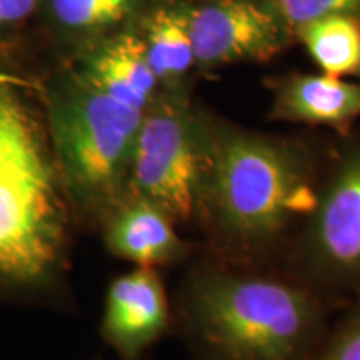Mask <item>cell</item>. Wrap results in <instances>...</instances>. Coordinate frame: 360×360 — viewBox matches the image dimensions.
<instances>
[{
	"instance_id": "cell-1",
	"label": "cell",
	"mask_w": 360,
	"mask_h": 360,
	"mask_svg": "<svg viewBox=\"0 0 360 360\" xmlns=\"http://www.w3.org/2000/svg\"><path fill=\"white\" fill-rule=\"evenodd\" d=\"M75 227L39 75L0 60V299L40 304L65 297Z\"/></svg>"
},
{
	"instance_id": "cell-2",
	"label": "cell",
	"mask_w": 360,
	"mask_h": 360,
	"mask_svg": "<svg viewBox=\"0 0 360 360\" xmlns=\"http://www.w3.org/2000/svg\"><path fill=\"white\" fill-rule=\"evenodd\" d=\"M326 165L305 143L210 119V164L197 227L209 255L267 269L317 204Z\"/></svg>"
},
{
	"instance_id": "cell-3",
	"label": "cell",
	"mask_w": 360,
	"mask_h": 360,
	"mask_svg": "<svg viewBox=\"0 0 360 360\" xmlns=\"http://www.w3.org/2000/svg\"><path fill=\"white\" fill-rule=\"evenodd\" d=\"M339 305L289 270L207 255L180 294L184 334L199 360H312Z\"/></svg>"
},
{
	"instance_id": "cell-4",
	"label": "cell",
	"mask_w": 360,
	"mask_h": 360,
	"mask_svg": "<svg viewBox=\"0 0 360 360\" xmlns=\"http://www.w3.org/2000/svg\"><path fill=\"white\" fill-rule=\"evenodd\" d=\"M45 124L77 227L98 231L125 195L143 112L117 101L74 64L39 75Z\"/></svg>"
},
{
	"instance_id": "cell-5",
	"label": "cell",
	"mask_w": 360,
	"mask_h": 360,
	"mask_svg": "<svg viewBox=\"0 0 360 360\" xmlns=\"http://www.w3.org/2000/svg\"><path fill=\"white\" fill-rule=\"evenodd\" d=\"M210 164V117L192 103L188 85L160 89L142 115L127 191L197 227Z\"/></svg>"
},
{
	"instance_id": "cell-6",
	"label": "cell",
	"mask_w": 360,
	"mask_h": 360,
	"mask_svg": "<svg viewBox=\"0 0 360 360\" xmlns=\"http://www.w3.org/2000/svg\"><path fill=\"white\" fill-rule=\"evenodd\" d=\"M342 141L285 259L290 274L344 307L360 299V127Z\"/></svg>"
},
{
	"instance_id": "cell-7",
	"label": "cell",
	"mask_w": 360,
	"mask_h": 360,
	"mask_svg": "<svg viewBox=\"0 0 360 360\" xmlns=\"http://www.w3.org/2000/svg\"><path fill=\"white\" fill-rule=\"evenodd\" d=\"M195 69L265 62L294 40L267 0H200L191 4Z\"/></svg>"
},
{
	"instance_id": "cell-8",
	"label": "cell",
	"mask_w": 360,
	"mask_h": 360,
	"mask_svg": "<svg viewBox=\"0 0 360 360\" xmlns=\"http://www.w3.org/2000/svg\"><path fill=\"white\" fill-rule=\"evenodd\" d=\"M169 327V297L157 269L135 267L110 282L101 335L120 360H142Z\"/></svg>"
},
{
	"instance_id": "cell-9",
	"label": "cell",
	"mask_w": 360,
	"mask_h": 360,
	"mask_svg": "<svg viewBox=\"0 0 360 360\" xmlns=\"http://www.w3.org/2000/svg\"><path fill=\"white\" fill-rule=\"evenodd\" d=\"M165 0H42L35 34L52 65L67 64L90 47L124 30L135 29Z\"/></svg>"
},
{
	"instance_id": "cell-10",
	"label": "cell",
	"mask_w": 360,
	"mask_h": 360,
	"mask_svg": "<svg viewBox=\"0 0 360 360\" xmlns=\"http://www.w3.org/2000/svg\"><path fill=\"white\" fill-rule=\"evenodd\" d=\"M167 212L141 197L125 195L102 220L98 232L107 250L135 267L160 269L180 264L191 245L177 233Z\"/></svg>"
},
{
	"instance_id": "cell-11",
	"label": "cell",
	"mask_w": 360,
	"mask_h": 360,
	"mask_svg": "<svg viewBox=\"0 0 360 360\" xmlns=\"http://www.w3.org/2000/svg\"><path fill=\"white\" fill-rule=\"evenodd\" d=\"M270 119L349 137L360 120V82L327 74H287L270 82Z\"/></svg>"
},
{
	"instance_id": "cell-12",
	"label": "cell",
	"mask_w": 360,
	"mask_h": 360,
	"mask_svg": "<svg viewBox=\"0 0 360 360\" xmlns=\"http://www.w3.org/2000/svg\"><path fill=\"white\" fill-rule=\"evenodd\" d=\"M67 64H74L102 90L141 112H146L160 90L135 29L101 40Z\"/></svg>"
},
{
	"instance_id": "cell-13",
	"label": "cell",
	"mask_w": 360,
	"mask_h": 360,
	"mask_svg": "<svg viewBox=\"0 0 360 360\" xmlns=\"http://www.w3.org/2000/svg\"><path fill=\"white\" fill-rule=\"evenodd\" d=\"M191 0H165L135 27L160 89L187 85L195 69L191 39Z\"/></svg>"
},
{
	"instance_id": "cell-14",
	"label": "cell",
	"mask_w": 360,
	"mask_h": 360,
	"mask_svg": "<svg viewBox=\"0 0 360 360\" xmlns=\"http://www.w3.org/2000/svg\"><path fill=\"white\" fill-rule=\"evenodd\" d=\"M322 74L360 82V17L330 15L294 32Z\"/></svg>"
},
{
	"instance_id": "cell-15",
	"label": "cell",
	"mask_w": 360,
	"mask_h": 360,
	"mask_svg": "<svg viewBox=\"0 0 360 360\" xmlns=\"http://www.w3.org/2000/svg\"><path fill=\"white\" fill-rule=\"evenodd\" d=\"M42 0H0V60L22 64L20 52L37 30Z\"/></svg>"
},
{
	"instance_id": "cell-16",
	"label": "cell",
	"mask_w": 360,
	"mask_h": 360,
	"mask_svg": "<svg viewBox=\"0 0 360 360\" xmlns=\"http://www.w3.org/2000/svg\"><path fill=\"white\" fill-rule=\"evenodd\" d=\"M274 13L289 32L330 15L360 17V0H267Z\"/></svg>"
},
{
	"instance_id": "cell-17",
	"label": "cell",
	"mask_w": 360,
	"mask_h": 360,
	"mask_svg": "<svg viewBox=\"0 0 360 360\" xmlns=\"http://www.w3.org/2000/svg\"><path fill=\"white\" fill-rule=\"evenodd\" d=\"M312 360H360V299L344 305L334 326H328Z\"/></svg>"
}]
</instances>
